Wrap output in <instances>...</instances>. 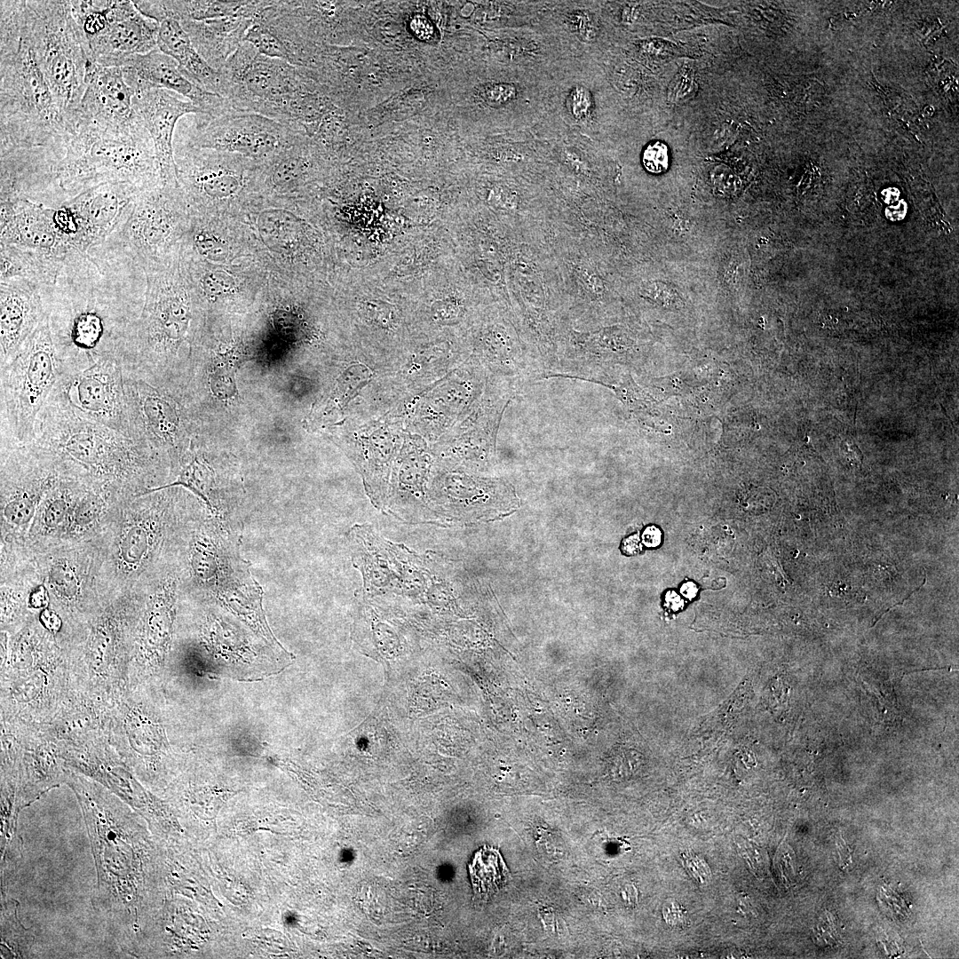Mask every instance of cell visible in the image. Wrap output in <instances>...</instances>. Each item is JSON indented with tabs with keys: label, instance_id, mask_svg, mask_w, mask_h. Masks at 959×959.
Segmentation results:
<instances>
[{
	"label": "cell",
	"instance_id": "cell-6",
	"mask_svg": "<svg viewBox=\"0 0 959 959\" xmlns=\"http://www.w3.org/2000/svg\"><path fill=\"white\" fill-rule=\"evenodd\" d=\"M62 376L47 314L13 359L0 368L1 449L32 441L37 416Z\"/></svg>",
	"mask_w": 959,
	"mask_h": 959
},
{
	"label": "cell",
	"instance_id": "cell-49",
	"mask_svg": "<svg viewBox=\"0 0 959 959\" xmlns=\"http://www.w3.org/2000/svg\"><path fill=\"white\" fill-rule=\"evenodd\" d=\"M666 602L673 609H678L682 606V601L680 598L673 591L668 592L666 595Z\"/></svg>",
	"mask_w": 959,
	"mask_h": 959
},
{
	"label": "cell",
	"instance_id": "cell-50",
	"mask_svg": "<svg viewBox=\"0 0 959 959\" xmlns=\"http://www.w3.org/2000/svg\"><path fill=\"white\" fill-rule=\"evenodd\" d=\"M681 592L685 597L692 598L697 593V587L693 583H686L682 586Z\"/></svg>",
	"mask_w": 959,
	"mask_h": 959
},
{
	"label": "cell",
	"instance_id": "cell-26",
	"mask_svg": "<svg viewBox=\"0 0 959 959\" xmlns=\"http://www.w3.org/2000/svg\"><path fill=\"white\" fill-rule=\"evenodd\" d=\"M84 83V92L69 128L76 120L123 125L138 117L132 106L135 91L126 83L121 67H103L89 60Z\"/></svg>",
	"mask_w": 959,
	"mask_h": 959
},
{
	"label": "cell",
	"instance_id": "cell-10",
	"mask_svg": "<svg viewBox=\"0 0 959 959\" xmlns=\"http://www.w3.org/2000/svg\"><path fill=\"white\" fill-rule=\"evenodd\" d=\"M518 393L509 384L488 378L472 410L431 444L434 467L469 472L485 471L491 466L503 415Z\"/></svg>",
	"mask_w": 959,
	"mask_h": 959
},
{
	"label": "cell",
	"instance_id": "cell-24",
	"mask_svg": "<svg viewBox=\"0 0 959 959\" xmlns=\"http://www.w3.org/2000/svg\"><path fill=\"white\" fill-rule=\"evenodd\" d=\"M0 202V244L33 249L63 258L75 252L56 226L54 208L24 197H4Z\"/></svg>",
	"mask_w": 959,
	"mask_h": 959
},
{
	"label": "cell",
	"instance_id": "cell-3",
	"mask_svg": "<svg viewBox=\"0 0 959 959\" xmlns=\"http://www.w3.org/2000/svg\"><path fill=\"white\" fill-rule=\"evenodd\" d=\"M109 182L142 189L160 182L154 144L139 116L123 125L76 120L67 135L62 155L45 165L39 185L55 186L65 202Z\"/></svg>",
	"mask_w": 959,
	"mask_h": 959
},
{
	"label": "cell",
	"instance_id": "cell-48",
	"mask_svg": "<svg viewBox=\"0 0 959 959\" xmlns=\"http://www.w3.org/2000/svg\"><path fill=\"white\" fill-rule=\"evenodd\" d=\"M884 201L887 203H894L898 201L900 191L895 187H888L881 193Z\"/></svg>",
	"mask_w": 959,
	"mask_h": 959
},
{
	"label": "cell",
	"instance_id": "cell-28",
	"mask_svg": "<svg viewBox=\"0 0 959 959\" xmlns=\"http://www.w3.org/2000/svg\"><path fill=\"white\" fill-rule=\"evenodd\" d=\"M180 23L197 52L210 67L219 71L244 42L254 20L244 16H232L181 20Z\"/></svg>",
	"mask_w": 959,
	"mask_h": 959
},
{
	"label": "cell",
	"instance_id": "cell-12",
	"mask_svg": "<svg viewBox=\"0 0 959 959\" xmlns=\"http://www.w3.org/2000/svg\"><path fill=\"white\" fill-rule=\"evenodd\" d=\"M188 146L268 160L300 142L302 134L265 115L233 107L212 116L196 115Z\"/></svg>",
	"mask_w": 959,
	"mask_h": 959
},
{
	"label": "cell",
	"instance_id": "cell-23",
	"mask_svg": "<svg viewBox=\"0 0 959 959\" xmlns=\"http://www.w3.org/2000/svg\"><path fill=\"white\" fill-rule=\"evenodd\" d=\"M191 567L195 577L226 602L259 603L261 588L250 576L246 562L218 534L197 538Z\"/></svg>",
	"mask_w": 959,
	"mask_h": 959
},
{
	"label": "cell",
	"instance_id": "cell-13",
	"mask_svg": "<svg viewBox=\"0 0 959 959\" xmlns=\"http://www.w3.org/2000/svg\"><path fill=\"white\" fill-rule=\"evenodd\" d=\"M179 186L160 182L141 191L127 218L107 240L127 253L144 271L155 268L162 252L176 238L180 226Z\"/></svg>",
	"mask_w": 959,
	"mask_h": 959
},
{
	"label": "cell",
	"instance_id": "cell-4",
	"mask_svg": "<svg viewBox=\"0 0 959 959\" xmlns=\"http://www.w3.org/2000/svg\"><path fill=\"white\" fill-rule=\"evenodd\" d=\"M31 443L59 464L76 466L107 482L139 478L151 457L131 438L77 413L58 384L37 416Z\"/></svg>",
	"mask_w": 959,
	"mask_h": 959
},
{
	"label": "cell",
	"instance_id": "cell-33",
	"mask_svg": "<svg viewBox=\"0 0 959 959\" xmlns=\"http://www.w3.org/2000/svg\"><path fill=\"white\" fill-rule=\"evenodd\" d=\"M300 146L301 141L271 159L266 181L272 189L290 191L303 178L307 165Z\"/></svg>",
	"mask_w": 959,
	"mask_h": 959
},
{
	"label": "cell",
	"instance_id": "cell-39",
	"mask_svg": "<svg viewBox=\"0 0 959 959\" xmlns=\"http://www.w3.org/2000/svg\"><path fill=\"white\" fill-rule=\"evenodd\" d=\"M77 496L70 487H59L51 494L46 502L43 518L48 528H56L65 519Z\"/></svg>",
	"mask_w": 959,
	"mask_h": 959
},
{
	"label": "cell",
	"instance_id": "cell-30",
	"mask_svg": "<svg viewBox=\"0 0 959 959\" xmlns=\"http://www.w3.org/2000/svg\"><path fill=\"white\" fill-rule=\"evenodd\" d=\"M0 280H22L42 289L56 282L65 258L40 250L0 244Z\"/></svg>",
	"mask_w": 959,
	"mask_h": 959
},
{
	"label": "cell",
	"instance_id": "cell-45",
	"mask_svg": "<svg viewBox=\"0 0 959 959\" xmlns=\"http://www.w3.org/2000/svg\"><path fill=\"white\" fill-rule=\"evenodd\" d=\"M662 539L661 531L655 527H648L642 535V542L647 547H656Z\"/></svg>",
	"mask_w": 959,
	"mask_h": 959
},
{
	"label": "cell",
	"instance_id": "cell-21",
	"mask_svg": "<svg viewBox=\"0 0 959 959\" xmlns=\"http://www.w3.org/2000/svg\"><path fill=\"white\" fill-rule=\"evenodd\" d=\"M108 25L87 42L89 60L103 67H121L129 57L157 47L159 23L142 14L133 1H109Z\"/></svg>",
	"mask_w": 959,
	"mask_h": 959
},
{
	"label": "cell",
	"instance_id": "cell-19",
	"mask_svg": "<svg viewBox=\"0 0 959 959\" xmlns=\"http://www.w3.org/2000/svg\"><path fill=\"white\" fill-rule=\"evenodd\" d=\"M182 194L196 201H226L248 185L242 155L186 146L174 153Z\"/></svg>",
	"mask_w": 959,
	"mask_h": 959
},
{
	"label": "cell",
	"instance_id": "cell-41",
	"mask_svg": "<svg viewBox=\"0 0 959 959\" xmlns=\"http://www.w3.org/2000/svg\"><path fill=\"white\" fill-rule=\"evenodd\" d=\"M198 285L202 292L208 297L217 296V293L226 292L231 287L230 280L226 275L217 272H204L202 273Z\"/></svg>",
	"mask_w": 959,
	"mask_h": 959
},
{
	"label": "cell",
	"instance_id": "cell-32",
	"mask_svg": "<svg viewBox=\"0 0 959 959\" xmlns=\"http://www.w3.org/2000/svg\"><path fill=\"white\" fill-rule=\"evenodd\" d=\"M474 893L488 898L502 888L508 880L509 871L499 851L484 845L478 850L468 865Z\"/></svg>",
	"mask_w": 959,
	"mask_h": 959
},
{
	"label": "cell",
	"instance_id": "cell-17",
	"mask_svg": "<svg viewBox=\"0 0 959 959\" xmlns=\"http://www.w3.org/2000/svg\"><path fill=\"white\" fill-rule=\"evenodd\" d=\"M129 437L150 455L176 451L186 438L175 402L157 386L124 374Z\"/></svg>",
	"mask_w": 959,
	"mask_h": 959
},
{
	"label": "cell",
	"instance_id": "cell-25",
	"mask_svg": "<svg viewBox=\"0 0 959 959\" xmlns=\"http://www.w3.org/2000/svg\"><path fill=\"white\" fill-rule=\"evenodd\" d=\"M126 83L134 91L140 89H164L184 96L198 107L202 115L211 116L230 107L222 96L206 91L186 79L178 62L158 48L127 58L121 66Z\"/></svg>",
	"mask_w": 959,
	"mask_h": 959
},
{
	"label": "cell",
	"instance_id": "cell-9",
	"mask_svg": "<svg viewBox=\"0 0 959 959\" xmlns=\"http://www.w3.org/2000/svg\"><path fill=\"white\" fill-rule=\"evenodd\" d=\"M218 94L242 112L284 123L291 102L306 91L300 67L260 54L243 42L219 70Z\"/></svg>",
	"mask_w": 959,
	"mask_h": 959
},
{
	"label": "cell",
	"instance_id": "cell-44",
	"mask_svg": "<svg viewBox=\"0 0 959 959\" xmlns=\"http://www.w3.org/2000/svg\"><path fill=\"white\" fill-rule=\"evenodd\" d=\"M42 624L51 632H57L61 627L60 617L52 609L45 607L40 614Z\"/></svg>",
	"mask_w": 959,
	"mask_h": 959
},
{
	"label": "cell",
	"instance_id": "cell-22",
	"mask_svg": "<svg viewBox=\"0 0 959 959\" xmlns=\"http://www.w3.org/2000/svg\"><path fill=\"white\" fill-rule=\"evenodd\" d=\"M164 89H140L135 91L132 106L153 141L159 180L163 186H179L177 177L173 133L178 121L186 115H202L190 100H183Z\"/></svg>",
	"mask_w": 959,
	"mask_h": 959
},
{
	"label": "cell",
	"instance_id": "cell-8",
	"mask_svg": "<svg viewBox=\"0 0 959 959\" xmlns=\"http://www.w3.org/2000/svg\"><path fill=\"white\" fill-rule=\"evenodd\" d=\"M86 823L92 838L97 860L99 892L109 914L130 926L132 934L139 939L141 884H143L142 844L139 836H131L134 821L111 813L109 808L96 802L91 806L84 802Z\"/></svg>",
	"mask_w": 959,
	"mask_h": 959
},
{
	"label": "cell",
	"instance_id": "cell-36",
	"mask_svg": "<svg viewBox=\"0 0 959 959\" xmlns=\"http://www.w3.org/2000/svg\"><path fill=\"white\" fill-rule=\"evenodd\" d=\"M244 42L250 44L262 55L289 61L285 43L261 22L252 24L246 33Z\"/></svg>",
	"mask_w": 959,
	"mask_h": 959
},
{
	"label": "cell",
	"instance_id": "cell-5",
	"mask_svg": "<svg viewBox=\"0 0 959 959\" xmlns=\"http://www.w3.org/2000/svg\"><path fill=\"white\" fill-rule=\"evenodd\" d=\"M143 308L125 348L121 363L125 375L157 385L173 369L192 319V302L179 281L145 273Z\"/></svg>",
	"mask_w": 959,
	"mask_h": 959
},
{
	"label": "cell",
	"instance_id": "cell-34",
	"mask_svg": "<svg viewBox=\"0 0 959 959\" xmlns=\"http://www.w3.org/2000/svg\"><path fill=\"white\" fill-rule=\"evenodd\" d=\"M376 369L369 365L357 363L352 365L338 379L334 391L321 405L322 415H328L335 409H341L353 399L369 383L376 381Z\"/></svg>",
	"mask_w": 959,
	"mask_h": 959
},
{
	"label": "cell",
	"instance_id": "cell-18",
	"mask_svg": "<svg viewBox=\"0 0 959 959\" xmlns=\"http://www.w3.org/2000/svg\"><path fill=\"white\" fill-rule=\"evenodd\" d=\"M511 498L510 487L501 480L433 466L429 503L439 526L482 516Z\"/></svg>",
	"mask_w": 959,
	"mask_h": 959
},
{
	"label": "cell",
	"instance_id": "cell-1",
	"mask_svg": "<svg viewBox=\"0 0 959 959\" xmlns=\"http://www.w3.org/2000/svg\"><path fill=\"white\" fill-rule=\"evenodd\" d=\"M145 276L108 240L65 258L55 284L42 291L64 376L121 359L143 308Z\"/></svg>",
	"mask_w": 959,
	"mask_h": 959
},
{
	"label": "cell",
	"instance_id": "cell-37",
	"mask_svg": "<svg viewBox=\"0 0 959 959\" xmlns=\"http://www.w3.org/2000/svg\"><path fill=\"white\" fill-rule=\"evenodd\" d=\"M55 591L67 600L75 599L80 591V582L75 567L65 559L52 564L49 573Z\"/></svg>",
	"mask_w": 959,
	"mask_h": 959
},
{
	"label": "cell",
	"instance_id": "cell-46",
	"mask_svg": "<svg viewBox=\"0 0 959 959\" xmlns=\"http://www.w3.org/2000/svg\"><path fill=\"white\" fill-rule=\"evenodd\" d=\"M886 216L891 220H900L907 214V204L903 200H900L896 204H892L886 209Z\"/></svg>",
	"mask_w": 959,
	"mask_h": 959
},
{
	"label": "cell",
	"instance_id": "cell-42",
	"mask_svg": "<svg viewBox=\"0 0 959 959\" xmlns=\"http://www.w3.org/2000/svg\"><path fill=\"white\" fill-rule=\"evenodd\" d=\"M409 28L416 37L422 41H430L434 37L435 29L432 23L424 15H415Z\"/></svg>",
	"mask_w": 959,
	"mask_h": 959
},
{
	"label": "cell",
	"instance_id": "cell-29",
	"mask_svg": "<svg viewBox=\"0 0 959 959\" xmlns=\"http://www.w3.org/2000/svg\"><path fill=\"white\" fill-rule=\"evenodd\" d=\"M157 47L178 62L179 71L191 83L206 91L218 94L219 71L197 52L178 20L170 18L159 23Z\"/></svg>",
	"mask_w": 959,
	"mask_h": 959
},
{
	"label": "cell",
	"instance_id": "cell-15",
	"mask_svg": "<svg viewBox=\"0 0 959 959\" xmlns=\"http://www.w3.org/2000/svg\"><path fill=\"white\" fill-rule=\"evenodd\" d=\"M404 419L393 411L356 428L348 454L360 472L373 505L384 511L393 463L406 433Z\"/></svg>",
	"mask_w": 959,
	"mask_h": 959
},
{
	"label": "cell",
	"instance_id": "cell-14",
	"mask_svg": "<svg viewBox=\"0 0 959 959\" xmlns=\"http://www.w3.org/2000/svg\"><path fill=\"white\" fill-rule=\"evenodd\" d=\"M58 387L77 413L129 437L124 371L119 359H104L62 376Z\"/></svg>",
	"mask_w": 959,
	"mask_h": 959
},
{
	"label": "cell",
	"instance_id": "cell-2",
	"mask_svg": "<svg viewBox=\"0 0 959 959\" xmlns=\"http://www.w3.org/2000/svg\"><path fill=\"white\" fill-rule=\"evenodd\" d=\"M1 156L63 153L67 128L37 60L30 38L27 1L0 2Z\"/></svg>",
	"mask_w": 959,
	"mask_h": 959
},
{
	"label": "cell",
	"instance_id": "cell-16",
	"mask_svg": "<svg viewBox=\"0 0 959 959\" xmlns=\"http://www.w3.org/2000/svg\"><path fill=\"white\" fill-rule=\"evenodd\" d=\"M433 456L428 442L406 432L393 463L384 512L410 524L439 521L429 503Z\"/></svg>",
	"mask_w": 959,
	"mask_h": 959
},
{
	"label": "cell",
	"instance_id": "cell-47",
	"mask_svg": "<svg viewBox=\"0 0 959 959\" xmlns=\"http://www.w3.org/2000/svg\"><path fill=\"white\" fill-rule=\"evenodd\" d=\"M623 551L628 554H635L641 550L640 541L638 535H632L624 540Z\"/></svg>",
	"mask_w": 959,
	"mask_h": 959
},
{
	"label": "cell",
	"instance_id": "cell-11",
	"mask_svg": "<svg viewBox=\"0 0 959 959\" xmlns=\"http://www.w3.org/2000/svg\"><path fill=\"white\" fill-rule=\"evenodd\" d=\"M487 373L470 356L459 367L403 402L400 415L406 431L434 443L463 420L481 398Z\"/></svg>",
	"mask_w": 959,
	"mask_h": 959
},
{
	"label": "cell",
	"instance_id": "cell-43",
	"mask_svg": "<svg viewBox=\"0 0 959 959\" xmlns=\"http://www.w3.org/2000/svg\"><path fill=\"white\" fill-rule=\"evenodd\" d=\"M28 603L34 608H45L49 604V594L44 583L33 589L29 595Z\"/></svg>",
	"mask_w": 959,
	"mask_h": 959
},
{
	"label": "cell",
	"instance_id": "cell-31",
	"mask_svg": "<svg viewBox=\"0 0 959 959\" xmlns=\"http://www.w3.org/2000/svg\"><path fill=\"white\" fill-rule=\"evenodd\" d=\"M267 1H162L163 20H205L244 16L255 20Z\"/></svg>",
	"mask_w": 959,
	"mask_h": 959
},
{
	"label": "cell",
	"instance_id": "cell-20",
	"mask_svg": "<svg viewBox=\"0 0 959 959\" xmlns=\"http://www.w3.org/2000/svg\"><path fill=\"white\" fill-rule=\"evenodd\" d=\"M143 190L129 183L109 182L63 202L77 224L78 250L86 252L108 239L127 218L135 198Z\"/></svg>",
	"mask_w": 959,
	"mask_h": 959
},
{
	"label": "cell",
	"instance_id": "cell-35",
	"mask_svg": "<svg viewBox=\"0 0 959 959\" xmlns=\"http://www.w3.org/2000/svg\"><path fill=\"white\" fill-rule=\"evenodd\" d=\"M151 545V533L144 524L131 526L119 543V558L123 567L132 570L146 559Z\"/></svg>",
	"mask_w": 959,
	"mask_h": 959
},
{
	"label": "cell",
	"instance_id": "cell-40",
	"mask_svg": "<svg viewBox=\"0 0 959 959\" xmlns=\"http://www.w3.org/2000/svg\"><path fill=\"white\" fill-rule=\"evenodd\" d=\"M642 162L645 168L651 173L659 174L665 171L669 166L667 146L661 141L650 143L643 152Z\"/></svg>",
	"mask_w": 959,
	"mask_h": 959
},
{
	"label": "cell",
	"instance_id": "cell-38",
	"mask_svg": "<svg viewBox=\"0 0 959 959\" xmlns=\"http://www.w3.org/2000/svg\"><path fill=\"white\" fill-rule=\"evenodd\" d=\"M360 312L367 324L383 330L394 331L400 324L399 312L386 302L376 300L363 302Z\"/></svg>",
	"mask_w": 959,
	"mask_h": 959
},
{
	"label": "cell",
	"instance_id": "cell-7",
	"mask_svg": "<svg viewBox=\"0 0 959 959\" xmlns=\"http://www.w3.org/2000/svg\"><path fill=\"white\" fill-rule=\"evenodd\" d=\"M27 19L37 60L68 128L85 89L86 42L70 1H27Z\"/></svg>",
	"mask_w": 959,
	"mask_h": 959
},
{
	"label": "cell",
	"instance_id": "cell-27",
	"mask_svg": "<svg viewBox=\"0 0 959 959\" xmlns=\"http://www.w3.org/2000/svg\"><path fill=\"white\" fill-rule=\"evenodd\" d=\"M0 368L9 363L47 316L37 286L22 280L0 282Z\"/></svg>",
	"mask_w": 959,
	"mask_h": 959
}]
</instances>
